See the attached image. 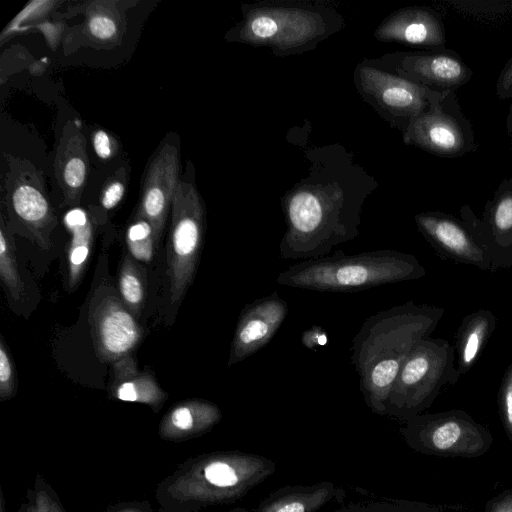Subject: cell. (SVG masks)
Wrapping results in <instances>:
<instances>
[{
  "label": "cell",
  "mask_w": 512,
  "mask_h": 512,
  "mask_svg": "<svg viewBox=\"0 0 512 512\" xmlns=\"http://www.w3.org/2000/svg\"><path fill=\"white\" fill-rule=\"evenodd\" d=\"M112 369L110 390L115 398L156 406L167 397L152 374L138 369L131 354L115 361Z\"/></svg>",
  "instance_id": "d6986e66"
},
{
  "label": "cell",
  "mask_w": 512,
  "mask_h": 512,
  "mask_svg": "<svg viewBox=\"0 0 512 512\" xmlns=\"http://www.w3.org/2000/svg\"><path fill=\"white\" fill-rule=\"evenodd\" d=\"M506 133L510 139V144L512 146V103L509 108V113L506 120Z\"/></svg>",
  "instance_id": "d590c367"
},
{
  "label": "cell",
  "mask_w": 512,
  "mask_h": 512,
  "mask_svg": "<svg viewBox=\"0 0 512 512\" xmlns=\"http://www.w3.org/2000/svg\"><path fill=\"white\" fill-rule=\"evenodd\" d=\"M460 376L454 346L441 338L422 339L392 384L385 414L406 422L429 408L441 390L456 384Z\"/></svg>",
  "instance_id": "5b68a950"
},
{
  "label": "cell",
  "mask_w": 512,
  "mask_h": 512,
  "mask_svg": "<svg viewBox=\"0 0 512 512\" xmlns=\"http://www.w3.org/2000/svg\"><path fill=\"white\" fill-rule=\"evenodd\" d=\"M242 12L226 39L267 47L278 57L313 50L344 26L338 11L321 1H263L243 5Z\"/></svg>",
  "instance_id": "3957f363"
},
{
  "label": "cell",
  "mask_w": 512,
  "mask_h": 512,
  "mask_svg": "<svg viewBox=\"0 0 512 512\" xmlns=\"http://www.w3.org/2000/svg\"><path fill=\"white\" fill-rule=\"evenodd\" d=\"M220 416L219 408L213 403L192 400L175 406L167 414L164 426L172 432H190L211 426Z\"/></svg>",
  "instance_id": "603a6c76"
},
{
  "label": "cell",
  "mask_w": 512,
  "mask_h": 512,
  "mask_svg": "<svg viewBox=\"0 0 512 512\" xmlns=\"http://www.w3.org/2000/svg\"><path fill=\"white\" fill-rule=\"evenodd\" d=\"M86 139L76 120L63 127L54 160L55 176L67 205L77 207L89 173Z\"/></svg>",
  "instance_id": "ac0fdd59"
},
{
  "label": "cell",
  "mask_w": 512,
  "mask_h": 512,
  "mask_svg": "<svg viewBox=\"0 0 512 512\" xmlns=\"http://www.w3.org/2000/svg\"><path fill=\"white\" fill-rule=\"evenodd\" d=\"M127 180L126 170L121 168L104 183L100 193V204L104 210H112L121 202L127 188Z\"/></svg>",
  "instance_id": "83f0119b"
},
{
  "label": "cell",
  "mask_w": 512,
  "mask_h": 512,
  "mask_svg": "<svg viewBox=\"0 0 512 512\" xmlns=\"http://www.w3.org/2000/svg\"><path fill=\"white\" fill-rule=\"evenodd\" d=\"M415 450L440 457H479L491 447L490 431L463 410L418 414L401 429Z\"/></svg>",
  "instance_id": "52a82bcc"
},
{
  "label": "cell",
  "mask_w": 512,
  "mask_h": 512,
  "mask_svg": "<svg viewBox=\"0 0 512 512\" xmlns=\"http://www.w3.org/2000/svg\"><path fill=\"white\" fill-rule=\"evenodd\" d=\"M407 145L430 154L457 158L475 151L473 126L462 111L456 92H446L418 115L402 134Z\"/></svg>",
  "instance_id": "30bf717a"
},
{
  "label": "cell",
  "mask_w": 512,
  "mask_h": 512,
  "mask_svg": "<svg viewBox=\"0 0 512 512\" xmlns=\"http://www.w3.org/2000/svg\"><path fill=\"white\" fill-rule=\"evenodd\" d=\"M444 314L434 305L404 304L369 316L352 340L351 363L367 406L384 415L392 384L409 353L430 337Z\"/></svg>",
  "instance_id": "7a4b0ae2"
},
{
  "label": "cell",
  "mask_w": 512,
  "mask_h": 512,
  "mask_svg": "<svg viewBox=\"0 0 512 512\" xmlns=\"http://www.w3.org/2000/svg\"><path fill=\"white\" fill-rule=\"evenodd\" d=\"M305 154L308 173L281 198L287 227L279 245L283 259L327 256L333 247L355 239L364 202L378 187L340 144Z\"/></svg>",
  "instance_id": "6da1fadb"
},
{
  "label": "cell",
  "mask_w": 512,
  "mask_h": 512,
  "mask_svg": "<svg viewBox=\"0 0 512 512\" xmlns=\"http://www.w3.org/2000/svg\"><path fill=\"white\" fill-rule=\"evenodd\" d=\"M367 60L380 69L441 93L456 92L473 75L459 54L448 48L397 51Z\"/></svg>",
  "instance_id": "8fae6325"
},
{
  "label": "cell",
  "mask_w": 512,
  "mask_h": 512,
  "mask_svg": "<svg viewBox=\"0 0 512 512\" xmlns=\"http://www.w3.org/2000/svg\"><path fill=\"white\" fill-rule=\"evenodd\" d=\"M179 168L177 147L166 143L156 152L145 174L137 214L152 224L158 241L180 181Z\"/></svg>",
  "instance_id": "9a60e30c"
},
{
  "label": "cell",
  "mask_w": 512,
  "mask_h": 512,
  "mask_svg": "<svg viewBox=\"0 0 512 512\" xmlns=\"http://www.w3.org/2000/svg\"><path fill=\"white\" fill-rule=\"evenodd\" d=\"M117 1H89L84 7L83 30L95 42H119L125 28L124 14Z\"/></svg>",
  "instance_id": "7402d4cb"
},
{
  "label": "cell",
  "mask_w": 512,
  "mask_h": 512,
  "mask_svg": "<svg viewBox=\"0 0 512 512\" xmlns=\"http://www.w3.org/2000/svg\"><path fill=\"white\" fill-rule=\"evenodd\" d=\"M460 220L487 256L491 272L512 269V178L500 182L478 217L469 205L459 211Z\"/></svg>",
  "instance_id": "7c38bea8"
},
{
  "label": "cell",
  "mask_w": 512,
  "mask_h": 512,
  "mask_svg": "<svg viewBox=\"0 0 512 512\" xmlns=\"http://www.w3.org/2000/svg\"><path fill=\"white\" fill-rule=\"evenodd\" d=\"M287 302L274 291L246 304L232 338L228 367L253 355L268 344L286 319Z\"/></svg>",
  "instance_id": "5bb4252c"
},
{
  "label": "cell",
  "mask_w": 512,
  "mask_h": 512,
  "mask_svg": "<svg viewBox=\"0 0 512 512\" xmlns=\"http://www.w3.org/2000/svg\"><path fill=\"white\" fill-rule=\"evenodd\" d=\"M499 414L512 444V363L506 369L498 393Z\"/></svg>",
  "instance_id": "f1b7e54d"
},
{
  "label": "cell",
  "mask_w": 512,
  "mask_h": 512,
  "mask_svg": "<svg viewBox=\"0 0 512 512\" xmlns=\"http://www.w3.org/2000/svg\"><path fill=\"white\" fill-rule=\"evenodd\" d=\"M373 36L382 42L446 48V30L441 15L433 8L410 6L394 11L376 28Z\"/></svg>",
  "instance_id": "e0dca14e"
},
{
  "label": "cell",
  "mask_w": 512,
  "mask_h": 512,
  "mask_svg": "<svg viewBox=\"0 0 512 512\" xmlns=\"http://www.w3.org/2000/svg\"><path fill=\"white\" fill-rule=\"evenodd\" d=\"M146 287L144 269L131 255H125L118 277L119 295L134 317L141 313L146 298Z\"/></svg>",
  "instance_id": "cb8c5ba5"
},
{
  "label": "cell",
  "mask_w": 512,
  "mask_h": 512,
  "mask_svg": "<svg viewBox=\"0 0 512 512\" xmlns=\"http://www.w3.org/2000/svg\"><path fill=\"white\" fill-rule=\"evenodd\" d=\"M56 1H33L30 2L4 29L1 39L5 36L16 33L20 30L21 25L25 22L35 21L45 14L49 13L55 5Z\"/></svg>",
  "instance_id": "f546056e"
},
{
  "label": "cell",
  "mask_w": 512,
  "mask_h": 512,
  "mask_svg": "<svg viewBox=\"0 0 512 512\" xmlns=\"http://www.w3.org/2000/svg\"><path fill=\"white\" fill-rule=\"evenodd\" d=\"M4 204L9 219L43 249L51 247L50 235L57 219L45 187L43 173L25 158L4 155Z\"/></svg>",
  "instance_id": "9c48e42d"
},
{
  "label": "cell",
  "mask_w": 512,
  "mask_h": 512,
  "mask_svg": "<svg viewBox=\"0 0 512 512\" xmlns=\"http://www.w3.org/2000/svg\"><path fill=\"white\" fill-rule=\"evenodd\" d=\"M414 221L420 233L441 257L481 270H491L487 256L460 219L441 211H427L416 214Z\"/></svg>",
  "instance_id": "2e32d148"
},
{
  "label": "cell",
  "mask_w": 512,
  "mask_h": 512,
  "mask_svg": "<svg viewBox=\"0 0 512 512\" xmlns=\"http://www.w3.org/2000/svg\"><path fill=\"white\" fill-rule=\"evenodd\" d=\"M485 512H512V488L492 498Z\"/></svg>",
  "instance_id": "e575fe53"
},
{
  "label": "cell",
  "mask_w": 512,
  "mask_h": 512,
  "mask_svg": "<svg viewBox=\"0 0 512 512\" xmlns=\"http://www.w3.org/2000/svg\"><path fill=\"white\" fill-rule=\"evenodd\" d=\"M91 140L95 153L102 160H109L118 150L116 139L105 130H95L92 133Z\"/></svg>",
  "instance_id": "1f68e13d"
},
{
  "label": "cell",
  "mask_w": 512,
  "mask_h": 512,
  "mask_svg": "<svg viewBox=\"0 0 512 512\" xmlns=\"http://www.w3.org/2000/svg\"><path fill=\"white\" fill-rule=\"evenodd\" d=\"M425 274L418 259L405 252L382 249L350 255L336 251L289 266L278 274L276 282L298 289L353 293L419 279Z\"/></svg>",
  "instance_id": "277c9868"
},
{
  "label": "cell",
  "mask_w": 512,
  "mask_h": 512,
  "mask_svg": "<svg viewBox=\"0 0 512 512\" xmlns=\"http://www.w3.org/2000/svg\"><path fill=\"white\" fill-rule=\"evenodd\" d=\"M327 333L319 325H313L305 330L301 336V343L310 350H316L327 343Z\"/></svg>",
  "instance_id": "836d02e7"
},
{
  "label": "cell",
  "mask_w": 512,
  "mask_h": 512,
  "mask_svg": "<svg viewBox=\"0 0 512 512\" xmlns=\"http://www.w3.org/2000/svg\"><path fill=\"white\" fill-rule=\"evenodd\" d=\"M158 242L152 224L140 215H136L126 231V243L130 255L138 261L150 262Z\"/></svg>",
  "instance_id": "484cf974"
},
{
  "label": "cell",
  "mask_w": 512,
  "mask_h": 512,
  "mask_svg": "<svg viewBox=\"0 0 512 512\" xmlns=\"http://www.w3.org/2000/svg\"><path fill=\"white\" fill-rule=\"evenodd\" d=\"M91 337L98 359L103 363L131 354L142 338L135 317L113 291L95 293L88 314Z\"/></svg>",
  "instance_id": "4fadbf2b"
},
{
  "label": "cell",
  "mask_w": 512,
  "mask_h": 512,
  "mask_svg": "<svg viewBox=\"0 0 512 512\" xmlns=\"http://www.w3.org/2000/svg\"><path fill=\"white\" fill-rule=\"evenodd\" d=\"M328 495V490L321 488L311 493L291 495L286 498H280L269 506L267 512H311Z\"/></svg>",
  "instance_id": "4316f807"
},
{
  "label": "cell",
  "mask_w": 512,
  "mask_h": 512,
  "mask_svg": "<svg viewBox=\"0 0 512 512\" xmlns=\"http://www.w3.org/2000/svg\"><path fill=\"white\" fill-rule=\"evenodd\" d=\"M496 325V316L486 309H479L464 317L457 331L454 346L460 375L467 373L474 365Z\"/></svg>",
  "instance_id": "44dd1931"
},
{
  "label": "cell",
  "mask_w": 512,
  "mask_h": 512,
  "mask_svg": "<svg viewBox=\"0 0 512 512\" xmlns=\"http://www.w3.org/2000/svg\"><path fill=\"white\" fill-rule=\"evenodd\" d=\"M353 80L363 101L402 134L418 115L446 93L380 69L367 59L357 64Z\"/></svg>",
  "instance_id": "ba28073f"
},
{
  "label": "cell",
  "mask_w": 512,
  "mask_h": 512,
  "mask_svg": "<svg viewBox=\"0 0 512 512\" xmlns=\"http://www.w3.org/2000/svg\"><path fill=\"white\" fill-rule=\"evenodd\" d=\"M495 91L499 99L512 98V57L505 63L498 75Z\"/></svg>",
  "instance_id": "d6a6232c"
},
{
  "label": "cell",
  "mask_w": 512,
  "mask_h": 512,
  "mask_svg": "<svg viewBox=\"0 0 512 512\" xmlns=\"http://www.w3.org/2000/svg\"><path fill=\"white\" fill-rule=\"evenodd\" d=\"M17 387V376L9 350L3 341L0 343V399L12 397Z\"/></svg>",
  "instance_id": "4dcf8cb0"
},
{
  "label": "cell",
  "mask_w": 512,
  "mask_h": 512,
  "mask_svg": "<svg viewBox=\"0 0 512 512\" xmlns=\"http://www.w3.org/2000/svg\"><path fill=\"white\" fill-rule=\"evenodd\" d=\"M63 222L70 234L67 247V285L70 291H74L90 258L93 225L87 212L78 206L66 212Z\"/></svg>",
  "instance_id": "ffe728a7"
},
{
  "label": "cell",
  "mask_w": 512,
  "mask_h": 512,
  "mask_svg": "<svg viewBox=\"0 0 512 512\" xmlns=\"http://www.w3.org/2000/svg\"><path fill=\"white\" fill-rule=\"evenodd\" d=\"M0 277L10 295L19 300L24 290L23 282L19 274L11 226L3 215L0 225Z\"/></svg>",
  "instance_id": "d4e9b609"
},
{
  "label": "cell",
  "mask_w": 512,
  "mask_h": 512,
  "mask_svg": "<svg viewBox=\"0 0 512 512\" xmlns=\"http://www.w3.org/2000/svg\"><path fill=\"white\" fill-rule=\"evenodd\" d=\"M205 232L202 198L189 182L179 181L172 206L167 243L170 302L178 306L193 282Z\"/></svg>",
  "instance_id": "8992f818"
}]
</instances>
